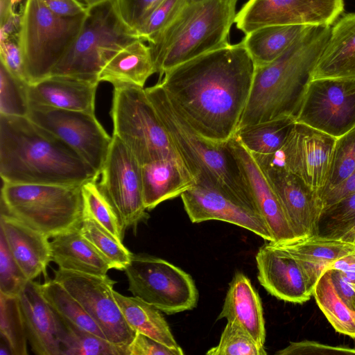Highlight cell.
Listing matches in <instances>:
<instances>
[{
    "label": "cell",
    "mask_w": 355,
    "mask_h": 355,
    "mask_svg": "<svg viewBox=\"0 0 355 355\" xmlns=\"http://www.w3.org/2000/svg\"><path fill=\"white\" fill-rule=\"evenodd\" d=\"M327 270H337L352 284H355V252L332 262Z\"/></svg>",
    "instance_id": "53"
},
{
    "label": "cell",
    "mask_w": 355,
    "mask_h": 355,
    "mask_svg": "<svg viewBox=\"0 0 355 355\" xmlns=\"http://www.w3.org/2000/svg\"><path fill=\"white\" fill-rule=\"evenodd\" d=\"M180 196L184 209L193 223L220 220L248 230L266 241H273L270 230L260 212L238 199L197 184Z\"/></svg>",
    "instance_id": "17"
},
{
    "label": "cell",
    "mask_w": 355,
    "mask_h": 355,
    "mask_svg": "<svg viewBox=\"0 0 355 355\" xmlns=\"http://www.w3.org/2000/svg\"><path fill=\"white\" fill-rule=\"evenodd\" d=\"M0 334L12 355H27V335L18 297L0 293Z\"/></svg>",
    "instance_id": "38"
},
{
    "label": "cell",
    "mask_w": 355,
    "mask_h": 355,
    "mask_svg": "<svg viewBox=\"0 0 355 355\" xmlns=\"http://www.w3.org/2000/svg\"><path fill=\"white\" fill-rule=\"evenodd\" d=\"M204 0H187V3H196Z\"/></svg>",
    "instance_id": "57"
},
{
    "label": "cell",
    "mask_w": 355,
    "mask_h": 355,
    "mask_svg": "<svg viewBox=\"0 0 355 355\" xmlns=\"http://www.w3.org/2000/svg\"><path fill=\"white\" fill-rule=\"evenodd\" d=\"M144 206L151 210L196 184L181 158L167 157L141 165Z\"/></svg>",
    "instance_id": "25"
},
{
    "label": "cell",
    "mask_w": 355,
    "mask_h": 355,
    "mask_svg": "<svg viewBox=\"0 0 355 355\" xmlns=\"http://www.w3.org/2000/svg\"><path fill=\"white\" fill-rule=\"evenodd\" d=\"M295 121L338 138L355 127V78L309 81Z\"/></svg>",
    "instance_id": "15"
},
{
    "label": "cell",
    "mask_w": 355,
    "mask_h": 355,
    "mask_svg": "<svg viewBox=\"0 0 355 355\" xmlns=\"http://www.w3.org/2000/svg\"><path fill=\"white\" fill-rule=\"evenodd\" d=\"M10 354L12 355L8 345L7 344V343L5 340H4V344H3L1 340V347H0V355H10Z\"/></svg>",
    "instance_id": "55"
},
{
    "label": "cell",
    "mask_w": 355,
    "mask_h": 355,
    "mask_svg": "<svg viewBox=\"0 0 355 355\" xmlns=\"http://www.w3.org/2000/svg\"><path fill=\"white\" fill-rule=\"evenodd\" d=\"M86 14L58 15L40 0H26L18 40L28 84L50 76L80 32Z\"/></svg>",
    "instance_id": "7"
},
{
    "label": "cell",
    "mask_w": 355,
    "mask_h": 355,
    "mask_svg": "<svg viewBox=\"0 0 355 355\" xmlns=\"http://www.w3.org/2000/svg\"><path fill=\"white\" fill-rule=\"evenodd\" d=\"M222 318L239 324L264 346L266 328L261 300L249 278L241 272H236L230 283L217 320Z\"/></svg>",
    "instance_id": "26"
},
{
    "label": "cell",
    "mask_w": 355,
    "mask_h": 355,
    "mask_svg": "<svg viewBox=\"0 0 355 355\" xmlns=\"http://www.w3.org/2000/svg\"><path fill=\"white\" fill-rule=\"evenodd\" d=\"M318 78H355V12L339 17L311 74Z\"/></svg>",
    "instance_id": "24"
},
{
    "label": "cell",
    "mask_w": 355,
    "mask_h": 355,
    "mask_svg": "<svg viewBox=\"0 0 355 355\" xmlns=\"http://www.w3.org/2000/svg\"><path fill=\"white\" fill-rule=\"evenodd\" d=\"M111 116L113 135L121 139L141 165L167 157L181 158L145 88L114 86Z\"/></svg>",
    "instance_id": "9"
},
{
    "label": "cell",
    "mask_w": 355,
    "mask_h": 355,
    "mask_svg": "<svg viewBox=\"0 0 355 355\" xmlns=\"http://www.w3.org/2000/svg\"><path fill=\"white\" fill-rule=\"evenodd\" d=\"M227 144L240 166L257 207L270 230L273 237L271 242L279 243L295 239L272 187L252 155L235 135Z\"/></svg>",
    "instance_id": "20"
},
{
    "label": "cell",
    "mask_w": 355,
    "mask_h": 355,
    "mask_svg": "<svg viewBox=\"0 0 355 355\" xmlns=\"http://www.w3.org/2000/svg\"><path fill=\"white\" fill-rule=\"evenodd\" d=\"M314 26L277 25L257 28L241 41L255 66L267 64L284 53Z\"/></svg>",
    "instance_id": "30"
},
{
    "label": "cell",
    "mask_w": 355,
    "mask_h": 355,
    "mask_svg": "<svg viewBox=\"0 0 355 355\" xmlns=\"http://www.w3.org/2000/svg\"><path fill=\"white\" fill-rule=\"evenodd\" d=\"M28 83L0 65V114L27 116L30 109Z\"/></svg>",
    "instance_id": "39"
},
{
    "label": "cell",
    "mask_w": 355,
    "mask_h": 355,
    "mask_svg": "<svg viewBox=\"0 0 355 355\" xmlns=\"http://www.w3.org/2000/svg\"><path fill=\"white\" fill-rule=\"evenodd\" d=\"M334 286L344 302L355 311V290L353 285L337 270H329Z\"/></svg>",
    "instance_id": "51"
},
{
    "label": "cell",
    "mask_w": 355,
    "mask_h": 355,
    "mask_svg": "<svg viewBox=\"0 0 355 355\" xmlns=\"http://www.w3.org/2000/svg\"><path fill=\"white\" fill-rule=\"evenodd\" d=\"M82 186L3 182L1 211L53 238L80 227Z\"/></svg>",
    "instance_id": "6"
},
{
    "label": "cell",
    "mask_w": 355,
    "mask_h": 355,
    "mask_svg": "<svg viewBox=\"0 0 355 355\" xmlns=\"http://www.w3.org/2000/svg\"><path fill=\"white\" fill-rule=\"evenodd\" d=\"M155 73L157 71L149 45L136 39L108 60L98 75V81L110 83L113 87L132 85L144 87Z\"/></svg>",
    "instance_id": "29"
},
{
    "label": "cell",
    "mask_w": 355,
    "mask_h": 355,
    "mask_svg": "<svg viewBox=\"0 0 355 355\" xmlns=\"http://www.w3.org/2000/svg\"><path fill=\"white\" fill-rule=\"evenodd\" d=\"M83 219L94 220L116 240L123 243L124 231L107 200L96 181H89L82 186Z\"/></svg>",
    "instance_id": "37"
},
{
    "label": "cell",
    "mask_w": 355,
    "mask_h": 355,
    "mask_svg": "<svg viewBox=\"0 0 355 355\" xmlns=\"http://www.w3.org/2000/svg\"><path fill=\"white\" fill-rule=\"evenodd\" d=\"M124 272L133 296L162 312L171 315L197 305L198 291L191 276L164 259L133 254Z\"/></svg>",
    "instance_id": "10"
},
{
    "label": "cell",
    "mask_w": 355,
    "mask_h": 355,
    "mask_svg": "<svg viewBox=\"0 0 355 355\" xmlns=\"http://www.w3.org/2000/svg\"><path fill=\"white\" fill-rule=\"evenodd\" d=\"M3 182L83 185L99 174L71 147L27 116L0 114Z\"/></svg>",
    "instance_id": "2"
},
{
    "label": "cell",
    "mask_w": 355,
    "mask_h": 355,
    "mask_svg": "<svg viewBox=\"0 0 355 355\" xmlns=\"http://www.w3.org/2000/svg\"><path fill=\"white\" fill-rule=\"evenodd\" d=\"M207 355H266L250 334L239 324L227 321L218 344L209 349Z\"/></svg>",
    "instance_id": "42"
},
{
    "label": "cell",
    "mask_w": 355,
    "mask_h": 355,
    "mask_svg": "<svg viewBox=\"0 0 355 355\" xmlns=\"http://www.w3.org/2000/svg\"><path fill=\"white\" fill-rule=\"evenodd\" d=\"M163 0H112L116 14L133 33Z\"/></svg>",
    "instance_id": "45"
},
{
    "label": "cell",
    "mask_w": 355,
    "mask_h": 355,
    "mask_svg": "<svg viewBox=\"0 0 355 355\" xmlns=\"http://www.w3.org/2000/svg\"><path fill=\"white\" fill-rule=\"evenodd\" d=\"M100 175L98 187L114 210L124 232L135 229L148 218L144 202L141 164L115 135H112Z\"/></svg>",
    "instance_id": "12"
},
{
    "label": "cell",
    "mask_w": 355,
    "mask_h": 355,
    "mask_svg": "<svg viewBox=\"0 0 355 355\" xmlns=\"http://www.w3.org/2000/svg\"><path fill=\"white\" fill-rule=\"evenodd\" d=\"M295 119H275L239 128L235 136L252 154L266 155L277 150L291 132Z\"/></svg>",
    "instance_id": "32"
},
{
    "label": "cell",
    "mask_w": 355,
    "mask_h": 355,
    "mask_svg": "<svg viewBox=\"0 0 355 355\" xmlns=\"http://www.w3.org/2000/svg\"><path fill=\"white\" fill-rule=\"evenodd\" d=\"M277 355H304V354H355V348L346 346H333L317 341L304 340L291 342L289 345L277 351Z\"/></svg>",
    "instance_id": "46"
},
{
    "label": "cell",
    "mask_w": 355,
    "mask_h": 355,
    "mask_svg": "<svg viewBox=\"0 0 355 355\" xmlns=\"http://www.w3.org/2000/svg\"><path fill=\"white\" fill-rule=\"evenodd\" d=\"M28 282L10 252L3 233L0 232V293L18 297Z\"/></svg>",
    "instance_id": "44"
},
{
    "label": "cell",
    "mask_w": 355,
    "mask_h": 355,
    "mask_svg": "<svg viewBox=\"0 0 355 355\" xmlns=\"http://www.w3.org/2000/svg\"><path fill=\"white\" fill-rule=\"evenodd\" d=\"M313 295L336 331L355 339V311L340 297L327 270L315 286Z\"/></svg>",
    "instance_id": "34"
},
{
    "label": "cell",
    "mask_w": 355,
    "mask_h": 355,
    "mask_svg": "<svg viewBox=\"0 0 355 355\" xmlns=\"http://www.w3.org/2000/svg\"><path fill=\"white\" fill-rule=\"evenodd\" d=\"M263 171L279 200L296 239L318 235L319 220L324 208L319 192L290 172Z\"/></svg>",
    "instance_id": "19"
},
{
    "label": "cell",
    "mask_w": 355,
    "mask_h": 355,
    "mask_svg": "<svg viewBox=\"0 0 355 355\" xmlns=\"http://www.w3.org/2000/svg\"><path fill=\"white\" fill-rule=\"evenodd\" d=\"M331 26H314L277 59L255 66L239 128L283 117L295 119Z\"/></svg>",
    "instance_id": "3"
},
{
    "label": "cell",
    "mask_w": 355,
    "mask_h": 355,
    "mask_svg": "<svg viewBox=\"0 0 355 355\" xmlns=\"http://www.w3.org/2000/svg\"><path fill=\"white\" fill-rule=\"evenodd\" d=\"M354 193H355V170L342 183L321 193L320 197L324 208Z\"/></svg>",
    "instance_id": "50"
},
{
    "label": "cell",
    "mask_w": 355,
    "mask_h": 355,
    "mask_svg": "<svg viewBox=\"0 0 355 355\" xmlns=\"http://www.w3.org/2000/svg\"><path fill=\"white\" fill-rule=\"evenodd\" d=\"M1 63L15 77L27 82L18 37L0 41Z\"/></svg>",
    "instance_id": "47"
},
{
    "label": "cell",
    "mask_w": 355,
    "mask_h": 355,
    "mask_svg": "<svg viewBox=\"0 0 355 355\" xmlns=\"http://www.w3.org/2000/svg\"><path fill=\"white\" fill-rule=\"evenodd\" d=\"M98 83L64 76H49L28 84L30 103L57 109L95 114Z\"/></svg>",
    "instance_id": "23"
},
{
    "label": "cell",
    "mask_w": 355,
    "mask_h": 355,
    "mask_svg": "<svg viewBox=\"0 0 355 355\" xmlns=\"http://www.w3.org/2000/svg\"><path fill=\"white\" fill-rule=\"evenodd\" d=\"M336 138L295 122L284 144L275 152L252 154L263 171L283 170L301 178L313 190L324 187Z\"/></svg>",
    "instance_id": "11"
},
{
    "label": "cell",
    "mask_w": 355,
    "mask_h": 355,
    "mask_svg": "<svg viewBox=\"0 0 355 355\" xmlns=\"http://www.w3.org/2000/svg\"><path fill=\"white\" fill-rule=\"evenodd\" d=\"M0 232L10 252L28 280H33L46 270L51 261L49 237L22 221L1 211Z\"/></svg>",
    "instance_id": "22"
},
{
    "label": "cell",
    "mask_w": 355,
    "mask_h": 355,
    "mask_svg": "<svg viewBox=\"0 0 355 355\" xmlns=\"http://www.w3.org/2000/svg\"><path fill=\"white\" fill-rule=\"evenodd\" d=\"M22 8L10 12L0 20V41L12 37H18L21 23Z\"/></svg>",
    "instance_id": "52"
},
{
    "label": "cell",
    "mask_w": 355,
    "mask_h": 355,
    "mask_svg": "<svg viewBox=\"0 0 355 355\" xmlns=\"http://www.w3.org/2000/svg\"><path fill=\"white\" fill-rule=\"evenodd\" d=\"M255 258L258 280L271 295L296 304L310 300L314 289L288 252L268 241L259 248Z\"/></svg>",
    "instance_id": "18"
},
{
    "label": "cell",
    "mask_w": 355,
    "mask_h": 355,
    "mask_svg": "<svg viewBox=\"0 0 355 355\" xmlns=\"http://www.w3.org/2000/svg\"><path fill=\"white\" fill-rule=\"evenodd\" d=\"M53 279L80 304L107 340L127 351L137 332L126 322L114 298L113 288L116 281L107 275L60 268L54 270Z\"/></svg>",
    "instance_id": "13"
},
{
    "label": "cell",
    "mask_w": 355,
    "mask_h": 355,
    "mask_svg": "<svg viewBox=\"0 0 355 355\" xmlns=\"http://www.w3.org/2000/svg\"><path fill=\"white\" fill-rule=\"evenodd\" d=\"M352 285H353V287H354V288L355 290V284H352Z\"/></svg>",
    "instance_id": "58"
},
{
    "label": "cell",
    "mask_w": 355,
    "mask_h": 355,
    "mask_svg": "<svg viewBox=\"0 0 355 355\" xmlns=\"http://www.w3.org/2000/svg\"><path fill=\"white\" fill-rule=\"evenodd\" d=\"M113 293L126 322L134 331L170 348L182 351L161 311L135 296L127 297L114 290Z\"/></svg>",
    "instance_id": "31"
},
{
    "label": "cell",
    "mask_w": 355,
    "mask_h": 355,
    "mask_svg": "<svg viewBox=\"0 0 355 355\" xmlns=\"http://www.w3.org/2000/svg\"><path fill=\"white\" fill-rule=\"evenodd\" d=\"M112 0H83L84 3L87 5L88 8L97 5L98 3L108 1Z\"/></svg>",
    "instance_id": "56"
},
{
    "label": "cell",
    "mask_w": 355,
    "mask_h": 355,
    "mask_svg": "<svg viewBox=\"0 0 355 355\" xmlns=\"http://www.w3.org/2000/svg\"><path fill=\"white\" fill-rule=\"evenodd\" d=\"M80 232L109 262L112 268L125 270L130 264L133 254L94 220L84 218Z\"/></svg>",
    "instance_id": "36"
},
{
    "label": "cell",
    "mask_w": 355,
    "mask_h": 355,
    "mask_svg": "<svg viewBox=\"0 0 355 355\" xmlns=\"http://www.w3.org/2000/svg\"><path fill=\"white\" fill-rule=\"evenodd\" d=\"M338 239L355 246V225L342 234Z\"/></svg>",
    "instance_id": "54"
},
{
    "label": "cell",
    "mask_w": 355,
    "mask_h": 355,
    "mask_svg": "<svg viewBox=\"0 0 355 355\" xmlns=\"http://www.w3.org/2000/svg\"><path fill=\"white\" fill-rule=\"evenodd\" d=\"M145 91L196 184L218 190L259 211L227 141H213L199 134L159 83Z\"/></svg>",
    "instance_id": "4"
},
{
    "label": "cell",
    "mask_w": 355,
    "mask_h": 355,
    "mask_svg": "<svg viewBox=\"0 0 355 355\" xmlns=\"http://www.w3.org/2000/svg\"><path fill=\"white\" fill-rule=\"evenodd\" d=\"M56 315L61 355H127L125 347Z\"/></svg>",
    "instance_id": "33"
},
{
    "label": "cell",
    "mask_w": 355,
    "mask_h": 355,
    "mask_svg": "<svg viewBox=\"0 0 355 355\" xmlns=\"http://www.w3.org/2000/svg\"><path fill=\"white\" fill-rule=\"evenodd\" d=\"M136 39L119 19L112 0L89 7L80 32L50 76L99 83L104 65Z\"/></svg>",
    "instance_id": "8"
},
{
    "label": "cell",
    "mask_w": 355,
    "mask_h": 355,
    "mask_svg": "<svg viewBox=\"0 0 355 355\" xmlns=\"http://www.w3.org/2000/svg\"><path fill=\"white\" fill-rule=\"evenodd\" d=\"M187 4V0H163L134 31L138 39L148 42L164 30Z\"/></svg>",
    "instance_id": "43"
},
{
    "label": "cell",
    "mask_w": 355,
    "mask_h": 355,
    "mask_svg": "<svg viewBox=\"0 0 355 355\" xmlns=\"http://www.w3.org/2000/svg\"><path fill=\"white\" fill-rule=\"evenodd\" d=\"M355 170V127L337 138L334 147L327 180L321 193L345 180Z\"/></svg>",
    "instance_id": "40"
},
{
    "label": "cell",
    "mask_w": 355,
    "mask_h": 355,
    "mask_svg": "<svg viewBox=\"0 0 355 355\" xmlns=\"http://www.w3.org/2000/svg\"><path fill=\"white\" fill-rule=\"evenodd\" d=\"M54 13L64 17H76L87 12L88 7L80 0H40Z\"/></svg>",
    "instance_id": "49"
},
{
    "label": "cell",
    "mask_w": 355,
    "mask_h": 355,
    "mask_svg": "<svg viewBox=\"0 0 355 355\" xmlns=\"http://www.w3.org/2000/svg\"><path fill=\"white\" fill-rule=\"evenodd\" d=\"M44 297L54 312L69 322L105 338L80 304L60 283L49 279L41 284ZM106 339V338H105Z\"/></svg>",
    "instance_id": "35"
},
{
    "label": "cell",
    "mask_w": 355,
    "mask_h": 355,
    "mask_svg": "<svg viewBox=\"0 0 355 355\" xmlns=\"http://www.w3.org/2000/svg\"><path fill=\"white\" fill-rule=\"evenodd\" d=\"M18 298L32 351L37 355H61L57 315L44 297L41 284L28 280Z\"/></svg>",
    "instance_id": "21"
},
{
    "label": "cell",
    "mask_w": 355,
    "mask_h": 355,
    "mask_svg": "<svg viewBox=\"0 0 355 355\" xmlns=\"http://www.w3.org/2000/svg\"><path fill=\"white\" fill-rule=\"evenodd\" d=\"M238 0L187 3L175 19L148 42L161 80L168 69L230 44Z\"/></svg>",
    "instance_id": "5"
},
{
    "label": "cell",
    "mask_w": 355,
    "mask_h": 355,
    "mask_svg": "<svg viewBox=\"0 0 355 355\" xmlns=\"http://www.w3.org/2000/svg\"><path fill=\"white\" fill-rule=\"evenodd\" d=\"M355 225V193L325 207L321 214L318 235L338 239Z\"/></svg>",
    "instance_id": "41"
},
{
    "label": "cell",
    "mask_w": 355,
    "mask_h": 355,
    "mask_svg": "<svg viewBox=\"0 0 355 355\" xmlns=\"http://www.w3.org/2000/svg\"><path fill=\"white\" fill-rule=\"evenodd\" d=\"M254 70L240 42L172 67L159 83L199 134L223 143L239 127Z\"/></svg>",
    "instance_id": "1"
},
{
    "label": "cell",
    "mask_w": 355,
    "mask_h": 355,
    "mask_svg": "<svg viewBox=\"0 0 355 355\" xmlns=\"http://www.w3.org/2000/svg\"><path fill=\"white\" fill-rule=\"evenodd\" d=\"M27 117L67 144L100 175L112 137L95 114L30 103Z\"/></svg>",
    "instance_id": "14"
},
{
    "label": "cell",
    "mask_w": 355,
    "mask_h": 355,
    "mask_svg": "<svg viewBox=\"0 0 355 355\" xmlns=\"http://www.w3.org/2000/svg\"><path fill=\"white\" fill-rule=\"evenodd\" d=\"M271 243L284 249L296 259L313 289L332 262L355 252V246L350 243L339 239L318 234L284 243Z\"/></svg>",
    "instance_id": "27"
},
{
    "label": "cell",
    "mask_w": 355,
    "mask_h": 355,
    "mask_svg": "<svg viewBox=\"0 0 355 355\" xmlns=\"http://www.w3.org/2000/svg\"><path fill=\"white\" fill-rule=\"evenodd\" d=\"M127 355H183L184 352L170 348L162 343L137 332L127 347Z\"/></svg>",
    "instance_id": "48"
},
{
    "label": "cell",
    "mask_w": 355,
    "mask_h": 355,
    "mask_svg": "<svg viewBox=\"0 0 355 355\" xmlns=\"http://www.w3.org/2000/svg\"><path fill=\"white\" fill-rule=\"evenodd\" d=\"M51 261L58 268L98 276L112 269L109 262L80 233V228L53 237Z\"/></svg>",
    "instance_id": "28"
},
{
    "label": "cell",
    "mask_w": 355,
    "mask_h": 355,
    "mask_svg": "<svg viewBox=\"0 0 355 355\" xmlns=\"http://www.w3.org/2000/svg\"><path fill=\"white\" fill-rule=\"evenodd\" d=\"M343 10L344 0H248L234 23L245 35L268 26H332Z\"/></svg>",
    "instance_id": "16"
},
{
    "label": "cell",
    "mask_w": 355,
    "mask_h": 355,
    "mask_svg": "<svg viewBox=\"0 0 355 355\" xmlns=\"http://www.w3.org/2000/svg\"><path fill=\"white\" fill-rule=\"evenodd\" d=\"M80 1L84 3L83 0H80Z\"/></svg>",
    "instance_id": "59"
}]
</instances>
